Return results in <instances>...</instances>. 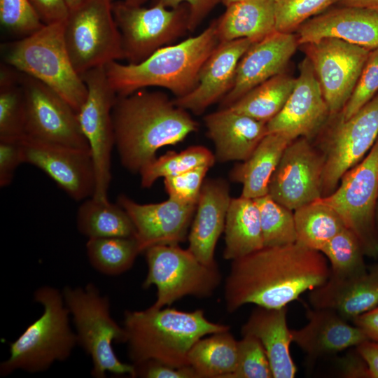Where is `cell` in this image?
I'll use <instances>...</instances> for the list:
<instances>
[{
    "label": "cell",
    "mask_w": 378,
    "mask_h": 378,
    "mask_svg": "<svg viewBox=\"0 0 378 378\" xmlns=\"http://www.w3.org/2000/svg\"><path fill=\"white\" fill-rule=\"evenodd\" d=\"M25 99L20 72L10 65L0 70V140L24 136Z\"/></svg>",
    "instance_id": "e575fe53"
},
{
    "label": "cell",
    "mask_w": 378,
    "mask_h": 378,
    "mask_svg": "<svg viewBox=\"0 0 378 378\" xmlns=\"http://www.w3.org/2000/svg\"><path fill=\"white\" fill-rule=\"evenodd\" d=\"M218 43L214 20L198 35L160 48L139 63H108L106 76L118 96H127L147 87H160L176 97H183L196 88L204 63Z\"/></svg>",
    "instance_id": "277c9868"
},
{
    "label": "cell",
    "mask_w": 378,
    "mask_h": 378,
    "mask_svg": "<svg viewBox=\"0 0 378 378\" xmlns=\"http://www.w3.org/2000/svg\"><path fill=\"white\" fill-rule=\"evenodd\" d=\"M20 80L25 99L24 136L90 150L78 113L41 81L22 72Z\"/></svg>",
    "instance_id": "4fadbf2b"
},
{
    "label": "cell",
    "mask_w": 378,
    "mask_h": 378,
    "mask_svg": "<svg viewBox=\"0 0 378 378\" xmlns=\"http://www.w3.org/2000/svg\"><path fill=\"white\" fill-rule=\"evenodd\" d=\"M286 314V307L271 309L257 306L241 328L242 335H251L261 343L274 378H293L297 371L290 351L293 341Z\"/></svg>",
    "instance_id": "4316f807"
},
{
    "label": "cell",
    "mask_w": 378,
    "mask_h": 378,
    "mask_svg": "<svg viewBox=\"0 0 378 378\" xmlns=\"http://www.w3.org/2000/svg\"><path fill=\"white\" fill-rule=\"evenodd\" d=\"M243 0H220V2L225 6L226 7L238 1H241Z\"/></svg>",
    "instance_id": "9f6ffc18"
},
{
    "label": "cell",
    "mask_w": 378,
    "mask_h": 378,
    "mask_svg": "<svg viewBox=\"0 0 378 378\" xmlns=\"http://www.w3.org/2000/svg\"><path fill=\"white\" fill-rule=\"evenodd\" d=\"M323 167V155L310 140H293L272 176L268 195L293 211L321 198Z\"/></svg>",
    "instance_id": "2e32d148"
},
{
    "label": "cell",
    "mask_w": 378,
    "mask_h": 378,
    "mask_svg": "<svg viewBox=\"0 0 378 378\" xmlns=\"http://www.w3.org/2000/svg\"><path fill=\"white\" fill-rule=\"evenodd\" d=\"M118 204L129 215L135 228L141 252L160 244H179L188 239L197 204H186L169 197L153 204H140L120 195Z\"/></svg>",
    "instance_id": "d6986e66"
},
{
    "label": "cell",
    "mask_w": 378,
    "mask_h": 378,
    "mask_svg": "<svg viewBox=\"0 0 378 378\" xmlns=\"http://www.w3.org/2000/svg\"><path fill=\"white\" fill-rule=\"evenodd\" d=\"M342 374L345 377H370L368 366L356 349L352 354L346 355L340 361Z\"/></svg>",
    "instance_id": "681fc988"
},
{
    "label": "cell",
    "mask_w": 378,
    "mask_h": 378,
    "mask_svg": "<svg viewBox=\"0 0 378 378\" xmlns=\"http://www.w3.org/2000/svg\"><path fill=\"white\" fill-rule=\"evenodd\" d=\"M209 169L202 166L164 178V188L169 197L186 204H197Z\"/></svg>",
    "instance_id": "ee69618b"
},
{
    "label": "cell",
    "mask_w": 378,
    "mask_h": 378,
    "mask_svg": "<svg viewBox=\"0 0 378 378\" xmlns=\"http://www.w3.org/2000/svg\"><path fill=\"white\" fill-rule=\"evenodd\" d=\"M220 0H153V5L160 4L176 8L183 4L189 8L188 31H193Z\"/></svg>",
    "instance_id": "7dc6e473"
},
{
    "label": "cell",
    "mask_w": 378,
    "mask_h": 378,
    "mask_svg": "<svg viewBox=\"0 0 378 378\" xmlns=\"http://www.w3.org/2000/svg\"><path fill=\"white\" fill-rule=\"evenodd\" d=\"M204 122L214 145L216 162L220 163L245 161L267 134V122L230 107L207 114Z\"/></svg>",
    "instance_id": "cb8c5ba5"
},
{
    "label": "cell",
    "mask_w": 378,
    "mask_h": 378,
    "mask_svg": "<svg viewBox=\"0 0 378 378\" xmlns=\"http://www.w3.org/2000/svg\"><path fill=\"white\" fill-rule=\"evenodd\" d=\"M295 82L296 78L283 72L253 88L229 107L267 122L281 110Z\"/></svg>",
    "instance_id": "d6a6232c"
},
{
    "label": "cell",
    "mask_w": 378,
    "mask_h": 378,
    "mask_svg": "<svg viewBox=\"0 0 378 378\" xmlns=\"http://www.w3.org/2000/svg\"><path fill=\"white\" fill-rule=\"evenodd\" d=\"M330 274L327 259L318 251L298 242L264 246L232 261L224 288L226 309L232 313L247 304L286 307Z\"/></svg>",
    "instance_id": "6da1fadb"
},
{
    "label": "cell",
    "mask_w": 378,
    "mask_h": 378,
    "mask_svg": "<svg viewBox=\"0 0 378 378\" xmlns=\"http://www.w3.org/2000/svg\"><path fill=\"white\" fill-rule=\"evenodd\" d=\"M86 252L90 265L108 276L120 275L129 270L141 253L134 237L88 239Z\"/></svg>",
    "instance_id": "d590c367"
},
{
    "label": "cell",
    "mask_w": 378,
    "mask_h": 378,
    "mask_svg": "<svg viewBox=\"0 0 378 378\" xmlns=\"http://www.w3.org/2000/svg\"><path fill=\"white\" fill-rule=\"evenodd\" d=\"M307 315V323L290 332L293 342L311 360L356 346L368 340L358 327L349 324L332 310L308 309Z\"/></svg>",
    "instance_id": "484cf974"
},
{
    "label": "cell",
    "mask_w": 378,
    "mask_h": 378,
    "mask_svg": "<svg viewBox=\"0 0 378 378\" xmlns=\"http://www.w3.org/2000/svg\"><path fill=\"white\" fill-rule=\"evenodd\" d=\"M64 24L44 25L27 37L4 45L3 55L6 64L50 87L78 113L88 90L71 61Z\"/></svg>",
    "instance_id": "8992f818"
},
{
    "label": "cell",
    "mask_w": 378,
    "mask_h": 378,
    "mask_svg": "<svg viewBox=\"0 0 378 378\" xmlns=\"http://www.w3.org/2000/svg\"><path fill=\"white\" fill-rule=\"evenodd\" d=\"M81 77L88 93L78 112V118L94 167L95 190L92 197L108 201L111 152L115 146L112 110L117 94L110 85L105 66L91 69L81 74Z\"/></svg>",
    "instance_id": "7c38bea8"
},
{
    "label": "cell",
    "mask_w": 378,
    "mask_h": 378,
    "mask_svg": "<svg viewBox=\"0 0 378 378\" xmlns=\"http://www.w3.org/2000/svg\"><path fill=\"white\" fill-rule=\"evenodd\" d=\"M321 200L356 235L364 254L377 258L378 137L367 156L343 175L340 186L330 195Z\"/></svg>",
    "instance_id": "30bf717a"
},
{
    "label": "cell",
    "mask_w": 378,
    "mask_h": 378,
    "mask_svg": "<svg viewBox=\"0 0 378 378\" xmlns=\"http://www.w3.org/2000/svg\"><path fill=\"white\" fill-rule=\"evenodd\" d=\"M237 342L229 330L197 340L188 356L197 378H231L237 365Z\"/></svg>",
    "instance_id": "4dcf8cb0"
},
{
    "label": "cell",
    "mask_w": 378,
    "mask_h": 378,
    "mask_svg": "<svg viewBox=\"0 0 378 378\" xmlns=\"http://www.w3.org/2000/svg\"><path fill=\"white\" fill-rule=\"evenodd\" d=\"M125 2L134 5V6H141L146 0H122Z\"/></svg>",
    "instance_id": "11a10c76"
},
{
    "label": "cell",
    "mask_w": 378,
    "mask_h": 378,
    "mask_svg": "<svg viewBox=\"0 0 378 378\" xmlns=\"http://www.w3.org/2000/svg\"><path fill=\"white\" fill-rule=\"evenodd\" d=\"M113 13L121 34L124 59L129 64L145 60L188 31L186 4L176 8L160 4L144 8L121 1L113 3Z\"/></svg>",
    "instance_id": "8fae6325"
},
{
    "label": "cell",
    "mask_w": 378,
    "mask_h": 378,
    "mask_svg": "<svg viewBox=\"0 0 378 378\" xmlns=\"http://www.w3.org/2000/svg\"><path fill=\"white\" fill-rule=\"evenodd\" d=\"M304 46L330 115H337L349 100L372 50L335 38Z\"/></svg>",
    "instance_id": "9a60e30c"
},
{
    "label": "cell",
    "mask_w": 378,
    "mask_h": 378,
    "mask_svg": "<svg viewBox=\"0 0 378 378\" xmlns=\"http://www.w3.org/2000/svg\"><path fill=\"white\" fill-rule=\"evenodd\" d=\"M62 295L73 318L78 344L92 359V376L104 378L110 372L136 377L134 365L121 362L113 349V342H125V332L111 316L108 298L93 284L84 288L65 286Z\"/></svg>",
    "instance_id": "52a82bcc"
},
{
    "label": "cell",
    "mask_w": 378,
    "mask_h": 378,
    "mask_svg": "<svg viewBox=\"0 0 378 378\" xmlns=\"http://www.w3.org/2000/svg\"><path fill=\"white\" fill-rule=\"evenodd\" d=\"M136 377L146 378H197L190 366L175 368L156 360H148L134 365Z\"/></svg>",
    "instance_id": "bcb514c9"
},
{
    "label": "cell",
    "mask_w": 378,
    "mask_h": 378,
    "mask_svg": "<svg viewBox=\"0 0 378 378\" xmlns=\"http://www.w3.org/2000/svg\"><path fill=\"white\" fill-rule=\"evenodd\" d=\"M34 300L43 306V312L10 344L9 357L0 365L1 376L17 370L30 373L45 371L55 362L67 359L78 344L62 292L41 286L35 291Z\"/></svg>",
    "instance_id": "5b68a950"
},
{
    "label": "cell",
    "mask_w": 378,
    "mask_h": 378,
    "mask_svg": "<svg viewBox=\"0 0 378 378\" xmlns=\"http://www.w3.org/2000/svg\"><path fill=\"white\" fill-rule=\"evenodd\" d=\"M309 299L314 308L332 310L353 321L378 305V265L359 276L330 274L322 285L310 290Z\"/></svg>",
    "instance_id": "d4e9b609"
},
{
    "label": "cell",
    "mask_w": 378,
    "mask_h": 378,
    "mask_svg": "<svg viewBox=\"0 0 378 378\" xmlns=\"http://www.w3.org/2000/svg\"><path fill=\"white\" fill-rule=\"evenodd\" d=\"M0 22L5 29L20 38L44 26L29 0H0Z\"/></svg>",
    "instance_id": "b9f144b4"
},
{
    "label": "cell",
    "mask_w": 378,
    "mask_h": 378,
    "mask_svg": "<svg viewBox=\"0 0 378 378\" xmlns=\"http://www.w3.org/2000/svg\"><path fill=\"white\" fill-rule=\"evenodd\" d=\"M342 6L365 8L378 12V0H340Z\"/></svg>",
    "instance_id": "f5cc1de1"
},
{
    "label": "cell",
    "mask_w": 378,
    "mask_h": 378,
    "mask_svg": "<svg viewBox=\"0 0 378 378\" xmlns=\"http://www.w3.org/2000/svg\"><path fill=\"white\" fill-rule=\"evenodd\" d=\"M44 25L64 22L70 9L66 0H29Z\"/></svg>",
    "instance_id": "c3c4849f"
},
{
    "label": "cell",
    "mask_w": 378,
    "mask_h": 378,
    "mask_svg": "<svg viewBox=\"0 0 378 378\" xmlns=\"http://www.w3.org/2000/svg\"><path fill=\"white\" fill-rule=\"evenodd\" d=\"M112 118L120 161L132 173L155 160L160 148L182 141L198 129L188 111L167 94L145 88L117 95Z\"/></svg>",
    "instance_id": "7a4b0ae2"
},
{
    "label": "cell",
    "mask_w": 378,
    "mask_h": 378,
    "mask_svg": "<svg viewBox=\"0 0 378 378\" xmlns=\"http://www.w3.org/2000/svg\"><path fill=\"white\" fill-rule=\"evenodd\" d=\"M66 46L77 73L124 59L112 0H85L69 11L64 24Z\"/></svg>",
    "instance_id": "9c48e42d"
},
{
    "label": "cell",
    "mask_w": 378,
    "mask_h": 378,
    "mask_svg": "<svg viewBox=\"0 0 378 378\" xmlns=\"http://www.w3.org/2000/svg\"><path fill=\"white\" fill-rule=\"evenodd\" d=\"M214 154L202 146H192L181 152L169 151L146 164L139 173L142 188H148L160 178L175 176L192 169L215 163Z\"/></svg>",
    "instance_id": "8d00e7d4"
},
{
    "label": "cell",
    "mask_w": 378,
    "mask_h": 378,
    "mask_svg": "<svg viewBox=\"0 0 378 378\" xmlns=\"http://www.w3.org/2000/svg\"><path fill=\"white\" fill-rule=\"evenodd\" d=\"M376 214H377V223H378V202H377V211H376Z\"/></svg>",
    "instance_id": "6f0895ef"
},
{
    "label": "cell",
    "mask_w": 378,
    "mask_h": 378,
    "mask_svg": "<svg viewBox=\"0 0 378 378\" xmlns=\"http://www.w3.org/2000/svg\"><path fill=\"white\" fill-rule=\"evenodd\" d=\"M24 162L40 169L70 197L82 201L94 195L95 172L90 150L24 136Z\"/></svg>",
    "instance_id": "e0dca14e"
},
{
    "label": "cell",
    "mask_w": 378,
    "mask_h": 378,
    "mask_svg": "<svg viewBox=\"0 0 378 378\" xmlns=\"http://www.w3.org/2000/svg\"><path fill=\"white\" fill-rule=\"evenodd\" d=\"M22 138L0 140V186L10 185L18 167L24 162Z\"/></svg>",
    "instance_id": "f6af8a7d"
},
{
    "label": "cell",
    "mask_w": 378,
    "mask_h": 378,
    "mask_svg": "<svg viewBox=\"0 0 378 378\" xmlns=\"http://www.w3.org/2000/svg\"><path fill=\"white\" fill-rule=\"evenodd\" d=\"M281 1V0H274V1Z\"/></svg>",
    "instance_id": "680465c9"
},
{
    "label": "cell",
    "mask_w": 378,
    "mask_h": 378,
    "mask_svg": "<svg viewBox=\"0 0 378 378\" xmlns=\"http://www.w3.org/2000/svg\"><path fill=\"white\" fill-rule=\"evenodd\" d=\"M144 253L148 272L142 286L156 287L155 308L171 305L186 296L211 297L220 284L217 263L206 265L179 244L155 245Z\"/></svg>",
    "instance_id": "ba28073f"
},
{
    "label": "cell",
    "mask_w": 378,
    "mask_h": 378,
    "mask_svg": "<svg viewBox=\"0 0 378 378\" xmlns=\"http://www.w3.org/2000/svg\"><path fill=\"white\" fill-rule=\"evenodd\" d=\"M76 225L88 239L135 237L134 224L121 206L92 197L83 200L79 206Z\"/></svg>",
    "instance_id": "1f68e13d"
},
{
    "label": "cell",
    "mask_w": 378,
    "mask_h": 378,
    "mask_svg": "<svg viewBox=\"0 0 378 378\" xmlns=\"http://www.w3.org/2000/svg\"><path fill=\"white\" fill-rule=\"evenodd\" d=\"M293 33L274 31L253 43L241 58L231 90L220 108L231 106L253 88L283 73L298 46Z\"/></svg>",
    "instance_id": "ffe728a7"
},
{
    "label": "cell",
    "mask_w": 378,
    "mask_h": 378,
    "mask_svg": "<svg viewBox=\"0 0 378 378\" xmlns=\"http://www.w3.org/2000/svg\"><path fill=\"white\" fill-rule=\"evenodd\" d=\"M298 30V44L335 38L374 50L378 48V12L342 6L309 19Z\"/></svg>",
    "instance_id": "7402d4cb"
},
{
    "label": "cell",
    "mask_w": 378,
    "mask_h": 378,
    "mask_svg": "<svg viewBox=\"0 0 378 378\" xmlns=\"http://www.w3.org/2000/svg\"><path fill=\"white\" fill-rule=\"evenodd\" d=\"M123 328L133 365L156 360L175 368L190 366L188 352L197 340L230 330L228 326L209 321L202 309L184 312L152 306L126 311Z\"/></svg>",
    "instance_id": "3957f363"
},
{
    "label": "cell",
    "mask_w": 378,
    "mask_h": 378,
    "mask_svg": "<svg viewBox=\"0 0 378 378\" xmlns=\"http://www.w3.org/2000/svg\"><path fill=\"white\" fill-rule=\"evenodd\" d=\"M231 198L229 184L225 180H204L188 236V248L206 265L216 263V246L224 232Z\"/></svg>",
    "instance_id": "603a6c76"
},
{
    "label": "cell",
    "mask_w": 378,
    "mask_h": 378,
    "mask_svg": "<svg viewBox=\"0 0 378 378\" xmlns=\"http://www.w3.org/2000/svg\"><path fill=\"white\" fill-rule=\"evenodd\" d=\"M294 88L281 110L267 122V133H280L292 140H310L324 125L329 108L309 59L300 64Z\"/></svg>",
    "instance_id": "ac0fdd59"
},
{
    "label": "cell",
    "mask_w": 378,
    "mask_h": 378,
    "mask_svg": "<svg viewBox=\"0 0 378 378\" xmlns=\"http://www.w3.org/2000/svg\"><path fill=\"white\" fill-rule=\"evenodd\" d=\"M84 1L85 0H66L70 10L78 6Z\"/></svg>",
    "instance_id": "db71d44e"
},
{
    "label": "cell",
    "mask_w": 378,
    "mask_h": 378,
    "mask_svg": "<svg viewBox=\"0 0 378 378\" xmlns=\"http://www.w3.org/2000/svg\"><path fill=\"white\" fill-rule=\"evenodd\" d=\"M220 42L248 38L253 43L275 31L274 0H243L226 7L216 20Z\"/></svg>",
    "instance_id": "83f0119b"
},
{
    "label": "cell",
    "mask_w": 378,
    "mask_h": 378,
    "mask_svg": "<svg viewBox=\"0 0 378 378\" xmlns=\"http://www.w3.org/2000/svg\"><path fill=\"white\" fill-rule=\"evenodd\" d=\"M254 200L259 210L264 246L296 242L293 211L278 203L268 194Z\"/></svg>",
    "instance_id": "f35d334b"
},
{
    "label": "cell",
    "mask_w": 378,
    "mask_h": 378,
    "mask_svg": "<svg viewBox=\"0 0 378 378\" xmlns=\"http://www.w3.org/2000/svg\"><path fill=\"white\" fill-rule=\"evenodd\" d=\"M330 263V275L351 277L365 274L364 253L356 235L346 227L320 250Z\"/></svg>",
    "instance_id": "74e56055"
},
{
    "label": "cell",
    "mask_w": 378,
    "mask_h": 378,
    "mask_svg": "<svg viewBox=\"0 0 378 378\" xmlns=\"http://www.w3.org/2000/svg\"><path fill=\"white\" fill-rule=\"evenodd\" d=\"M272 372L265 351L251 335L237 342V360L231 378H271Z\"/></svg>",
    "instance_id": "60d3db41"
},
{
    "label": "cell",
    "mask_w": 378,
    "mask_h": 378,
    "mask_svg": "<svg viewBox=\"0 0 378 378\" xmlns=\"http://www.w3.org/2000/svg\"><path fill=\"white\" fill-rule=\"evenodd\" d=\"M293 140L280 133H267L249 158L230 172V179L242 185V197L256 199L268 194V186L282 154Z\"/></svg>",
    "instance_id": "f1b7e54d"
},
{
    "label": "cell",
    "mask_w": 378,
    "mask_h": 378,
    "mask_svg": "<svg viewBox=\"0 0 378 378\" xmlns=\"http://www.w3.org/2000/svg\"><path fill=\"white\" fill-rule=\"evenodd\" d=\"M378 92V48L372 50L344 107L337 114L345 120L368 104Z\"/></svg>",
    "instance_id": "7bdbcfd3"
},
{
    "label": "cell",
    "mask_w": 378,
    "mask_h": 378,
    "mask_svg": "<svg viewBox=\"0 0 378 378\" xmlns=\"http://www.w3.org/2000/svg\"><path fill=\"white\" fill-rule=\"evenodd\" d=\"M224 233L225 260L232 261L264 247L259 210L254 199L231 198Z\"/></svg>",
    "instance_id": "f546056e"
},
{
    "label": "cell",
    "mask_w": 378,
    "mask_h": 378,
    "mask_svg": "<svg viewBox=\"0 0 378 378\" xmlns=\"http://www.w3.org/2000/svg\"><path fill=\"white\" fill-rule=\"evenodd\" d=\"M340 0H281L275 1V31H292L310 18Z\"/></svg>",
    "instance_id": "ab89813d"
},
{
    "label": "cell",
    "mask_w": 378,
    "mask_h": 378,
    "mask_svg": "<svg viewBox=\"0 0 378 378\" xmlns=\"http://www.w3.org/2000/svg\"><path fill=\"white\" fill-rule=\"evenodd\" d=\"M296 242L320 251L335 235L345 227L337 212L321 198L294 211Z\"/></svg>",
    "instance_id": "836d02e7"
},
{
    "label": "cell",
    "mask_w": 378,
    "mask_h": 378,
    "mask_svg": "<svg viewBox=\"0 0 378 378\" xmlns=\"http://www.w3.org/2000/svg\"><path fill=\"white\" fill-rule=\"evenodd\" d=\"M366 362L371 378H378V342L366 340L356 346Z\"/></svg>",
    "instance_id": "816d5d0a"
},
{
    "label": "cell",
    "mask_w": 378,
    "mask_h": 378,
    "mask_svg": "<svg viewBox=\"0 0 378 378\" xmlns=\"http://www.w3.org/2000/svg\"><path fill=\"white\" fill-rule=\"evenodd\" d=\"M248 38L220 42L204 63L196 88L185 96L173 99L175 105L200 115L231 90L239 62L251 46Z\"/></svg>",
    "instance_id": "44dd1931"
},
{
    "label": "cell",
    "mask_w": 378,
    "mask_h": 378,
    "mask_svg": "<svg viewBox=\"0 0 378 378\" xmlns=\"http://www.w3.org/2000/svg\"><path fill=\"white\" fill-rule=\"evenodd\" d=\"M369 340L378 342V305L353 320Z\"/></svg>",
    "instance_id": "f907efd6"
},
{
    "label": "cell",
    "mask_w": 378,
    "mask_h": 378,
    "mask_svg": "<svg viewBox=\"0 0 378 378\" xmlns=\"http://www.w3.org/2000/svg\"><path fill=\"white\" fill-rule=\"evenodd\" d=\"M378 137V93L350 118H338L322 153V197L330 195L343 175L360 162Z\"/></svg>",
    "instance_id": "5bb4252c"
}]
</instances>
